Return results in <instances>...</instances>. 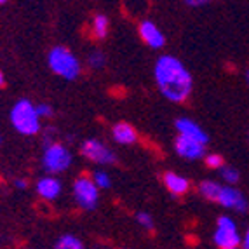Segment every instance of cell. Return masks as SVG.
I'll list each match as a JSON object with an SVG mask.
<instances>
[{"mask_svg":"<svg viewBox=\"0 0 249 249\" xmlns=\"http://www.w3.org/2000/svg\"><path fill=\"white\" fill-rule=\"evenodd\" d=\"M176 129H178L179 136L188 138V140H194V142L200 143V145H208L209 143V134L200 127L197 122H194L192 119H178L176 121Z\"/></svg>","mask_w":249,"mask_h":249,"instance_id":"cell-8","label":"cell"},{"mask_svg":"<svg viewBox=\"0 0 249 249\" xmlns=\"http://www.w3.org/2000/svg\"><path fill=\"white\" fill-rule=\"evenodd\" d=\"M71 164V154L65 145L59 143H51L46 146L44 155H42V166L49 175H59L67 171Z\"/></svg>","mask_w":249,"mask_h":249,"instance_id":"cell-4","label":"cell"},{"mask_svg":"<svg viewBox=\"0 0 249 249\" xmlns=\"http://www.w3.org/2000/svg\"><path fill=\"white\" fill-rule=\"evenodd\" d=\"M175 148H176V154H178L179 157L188 159V160H197V159L204 157V154H206V146L194 142V140L183 138V136L176 138Z\"/></svg>","mask_w":249,"mask_h":249,"instance_id":"cell-10","label":"cell"},{"mask_svg":"<svg viewBox=\"0 0 249 249\" xmlns=\"http://www.w3.org/2000/svg\"><path fill=\"white\" fill-rule=\"evenodd\" d=\"M80 152H82L84 157H88L89 160L96 162V164H115L117 157L112 150L108 148L105 143L98 142V140H86L80 146Z\"/></svg>","mask_w":249,"mask_h":249,"instance_id":"cell-7","label":"cell"},{"mask_svg":"<svg viewBox=\"0 0 249 249\" xmlns=\"http://www.w3.org/2000/svg\"><path fill=\"white\" fill-rule=\"evenodd\" d=\"M0 143H2V140H0Z\"/></svg>","mask_w":249,"mask_h":249,"instance_id":"cell-29","label":"cell"},{"mask_svg":"<svg viewBox=\"0 0 249 249\" xmlns=\"http://www.w3.org/2000/svg\"><path fill=\"white\" fill-rule=\"evenodd\" d=\"M206 166L211 167V169H221L223 167V157L218 154H209L206 157Z\"/></svg>","mask_w":249,"mask_h":249,"instance_id":"cell-21","label":"cell"},{"mask_svg":"<svg viewBox=\"0 0 249 249\" xmlns=\"http://www.w3.org/2000/svg\"><path fill=\"white\" fill-rule=\"evenodd\" d=\"M92 181H94V185L98 187V190H107V188L112 187V181H110V178H108V175L105 173V171H96L94 175H92Z\"/></svg>","mask_w":249,"mask_h":249,"instance_id":"cell-18","label":"cell"},{"mask_svg":"<svg viewBox=\"0 0 249 249\" xmlns=\"http://www.w3.org/2000/svg\"><path fill=\"white\" fill-rule=\"evenodd\" d=\"M218 202L227 209H233L237 213H246L249 208L248 200L242 196V192H239L233 187H223L218 197Z\"/></svg>","mask_w":249,"mask_h":249,"instance_id":"cell-9","label":"cell"},{"mask_svg":"<svg viewBox=\"0 0 249 249\" xmlns=\"http://www.w3.org/2000/svg\"><path fill=\"white\" fill-rule=\"evenodd\" d=\"M214 244L220 249H237V246L241 244V235L237 233V225L232 218H229V216L218 218Z\"/></svg>","mask_w":249,"mask_h":249,"instance_id":"cell-6","label":"cell"},{"mask_svg":"<svg viewBox=\"0 0 249 249\" xmlns=\"http://www.w3.org/2000/svg\"><path fill=\"white\" fill-rule=\"evenodd\" d=\"M187 4L192 5V7H199V5H204L206 2H204V0H188Z\"/></svg>","mask_w":249,"mask_h":249,"instance_id":"cell-25","label":"cell"},{"mask_svg":"<svg viewBox=\"0 0 249 249\" xmlns=\"http://www.w3.org/2000/svg\"><path fill=\"white\" fill-rule=\"evenodd\" d=\"M242 246H244V249H249V230L246 232L244 239H242Z\"/></svg>","mask_w":249,"mask_h":249,"instance_id":"cell-26","label":"cell"},{"mask_svg":"<svg viewBox=\"0 0 249 249\" xmlns=\"http://www.w3.org/2000/svg\"><path fill=\"white\" fill-rule=\"evenodd\" d=\"M89 67L94 68V70H100V68L105 67V63H107V58H105V54L101 51H92L89 54Z\"/></svg>","mask_w":249,"mask_h":249,"instance_id":"cell-20","label":"cell"},{"mask_svg":"<svg viewBox=\"0 0 249 249\" xmlns=\"http://www.w3.org/2000/svg\"><path fill=\"white\" fill-rule=\"evenodd\" d=\"M220 176L225 179L227 183H230V185H233V183L239 181V171L235 169V167H230V166H223L220 169Z\"/></svg>","mask_w":249,"mask_h":249,"instance_id":"cell-19","label":"cell"},{"mask_svg":"<svg viewBox=\"0 0 249 249\" xmlns=\"http://www.w3.org/2000/svg\"><path fill=\"white\" fill-rule=\"evenodd\" d=\"M35 108H37V113H38V117H44V119H51V117L54 115V110H53V108H51L47 103L35 105Z\"/></svg>","mask_w":249,"mask_h":249,"instance_id":"cell-23","label":"cell"},{"mask_svg":"<svg viewBox=\"0 0 249 249\" xmlns=\"http://www.w3.org/2000/svg\"><path fill=\"white\" fill-rule=\"evenodd\" d=\"M246 80H248V86H249V70L246 71Z\"/></svg>","mask_w":249,"mask_h":249,"instance_id":"cell-28","label":"cell"},{"mask_svg":"<svg viewBox=\"0 0 249 249\" xmlns=\"http://www.w3.org/2000/svg\"><path fill=\"white\" fill-rule=\"evenodd\" d=\"M221 185H218L216 181H202L199 185V192H200V196L206 197V199L209 200H216L218 202V197H220V192H221Z\"/></svg>","mask_w":249,"mask_h":249,"instance_id":"cell-15","label":"cell"},{"mask_svg":"<svg viewBox=\"0 0 249 249\" xmlns=\"http://www.w3.org/2000/svg\"><path fill=\"white\" fill-rule=\"evenodd\" d=\"M14 185H16L19 190H25V188L28 187V183H26L25 179H16V181H14Z\"/></svg>","mask_w":249,"mask_h":249,"instance_id":"cell-24","label":"cell"},{"mask_svg":"<svg viewBox=\"0 0 249 249\" xmlns=\"http://www.w3.org/2000/svg\"><path fill=\"white\" fill-rule=\"evenodd\" d=\"M136 221L142 227H145L146 230H154V220H152V216L148 214V213H138L136 214Z\"/></svg>","mask_w":249,"mask_h":249,"instance_id":"cell-22","label":"cell"},{"mask_svg":"<svg viewBox=\"0 0 249 249\" xmlns=\"http://www.w3.org/2000/svg\"><path fill=\"white\" fill-rule=\"evenodd\" d=\"M47 63H49L51 70L54 73L67 80H75L80 73L79 59L75 58V54L70 49H67V47L63 46H56L49 51Z\"/></svg>","mask_w":249,"mask_h":249,"instance_id":"cell-3","label":"cell"},{"mask_svg":"<svg viewBox=\"0 0 249 249\" xmlns=\"http://www.w3.org/2000/svg\"><path fill=\"white\" fill-rule=\"evenodd\" d=\"M92 34L96 38H105L108 34V18L103 14H98L92 19Z\"/></svg>","mask_w":249,"mask_h":249,"instance_id":"cell-17","label":"cell"},{"mask_svg":"<svg viewBox=\"0 0 249 249\" xmlns=\"http://www.w3.org/2000/svg\"><path fill=\"white\" fill-rule=\"evenodd\" d=\"M54 249H84V244L80 239H77L71 233H67V235H61L54 246Z\"/></svg>","mask_w":249,"mask_h":249,"instance_id":"cell-16","label":"cell"},{"mask_svg":"<svg viewBox=\"0 0 249 249\" xmlns=\"http://www.w3.org/2000/svg\"><path fill=\"white\" fill-rule=\"evenodd\" d=\"M37 194L46 200L58 199L61 194V181L53 176H46V178L38 179L37 183Z\"/></svg>","mask_w":249,"mask_h":249,"instance_id":"cell-12","label":"cell"},{"mask_svg":"<svg viewBox=\"0 0 249 249\" xmlns=\"http://www.w3.org/2000/svg\"><path fill=\"white\" fill-rule=\"evenodd\" d=\"M138 32H140V37L145 40L146 46H150L152 49H160L166 44L164 34H162L160 30L157 28V25L152 23V21H143Z\"/></svg>","mask_w":249,"mask_h":249,"instance_id":"cell-11","label":"cell"},{"mask_svg":"<svg viewBox=\"0 0 249 249\" xmlns=\"http://www.w3.org/2000/svg\"><path fill=\"white\" fill-rule=\"evenodd\" d=\"M73 197L82 209H88V211L94 209L98 206V200H100V194H98V187L94 185L92 178L80 176V178L75 179Z\"/></svg>","mask_w":249,"mask_h":249,"instance_id":"cell-5","label":"cell"},{"mask_svg":"<svg viewBox=\"0 0 249 249\" xmlns=\"http://www.w3.org/2000/svg\"><path fill=\"white\" fill-rule=\"evenodd\" d=\"M112 134L113 140L117 143H121V145H131V143H134L138 140L136 129L131 124H127V122H119V124L113 125Z\"/></svg>","mask_w":249,"mask_h":249,"instance_id":"cell-13","label":"cell"},{"mask_svg":"<svg viewBox=\"0 0 249 249\" xmlns=\"http://www.w3.org/2000/svg\"><path fill=\"white\" fill-rule=\"evenodd\" d=\"M164 185H166V188L173 196H183V194H187L188 188H190L188 179L176 175V173H166V175H164Z\"/></svg>","mask_w":249,"mask_h":249,"instance_id":"cell-14","label":"cell"},{"mask_svg":"<svg viewBox=\"0 0 249 249\" xmlns=\"http://www.w3.org/2000/svg\"><path fill=\"white\" fill-rule=\"evenodd\" d=\"M4 84H5V77H4V73L0 71V86H4Z\"/></svg>","mask_w":249,"mask_h":249,"instance_id":"cell-27","label":"cell"},{"mask_svg":"<svg viewBox=\"0 0 249 249\" xmlns=\"http://www.w3.org/2000/svg\"><path fill=\"white\" fill-rule=\"evenodd\" d=\"M11 124L23 136H34L40 131V117L32 101L19 100L11 108Z\"/></svg>","mask_w":249,"mask_h":249,"instance_id":"cell-2","label":"cell"},{"mask_svg":"<svg viewBox=\"0 0 249 249\" xmlns=\"http://www.w3.org/2000/svg\"><path fill=\"white\" fill-rule=\"evenodd\" d=\"M154 73L157 88L173 103H183L194 89L190 71L175 56H160L155 63Z\"/></svg>","mask_w":249,"mask_h":249,"instance_id":"cell-1","label":"cell"}]
</instances>
